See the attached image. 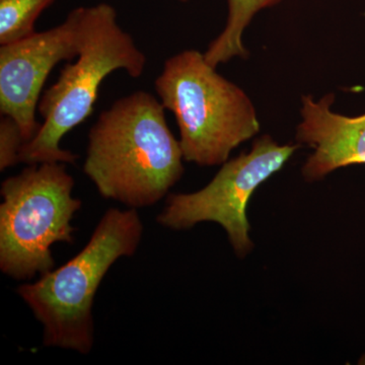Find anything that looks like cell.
<instances>
[{"instance_id": "cell-3", "label": "cell", "mask_w": 365, "mask_h": 365, "mask_svg": "<svg viewBox=\"0 0 365 365\" xmlns=\"http://www.w3.org/2000/svg\"><path fill=\"white\" fill-rule=\"evenodd\" d=\"M143 234L137 209H109L76 257L43 274L36 282L18 288V294L42 324L45 346L81 354L91 352L96 294L113 264L135 254Z\"/></svg>"}, {"instance_id": "cell-10", "label": "cell", "mask_w": 365, "mask_h": 365, "mask_svg": "<svg viewBox=\"0 0 365 365\" xmlns=\"http://www.w3.org/2000/svg\"><path fill=\"white\" fill-rule=\"evenodd\" d=\"M55 0H0V46L36 33V21Z\"/></svg>"}, {"instance_id": "cell-11", "label": "cell", "mask_w": 365, "mask_h": 365, "mask_svg": "<svg viewBox=\"0 0 365 365\" xmlns=\"http://www.w3.org/2000/svg\"><path fill=\"white\" fill-rule=\"evenodd\" d=\"M20 126L9 116L0 118V170L4 172L20 163V153L25 144Z\"/></svg>"}, {"instance_id": "cell-9", "label": "cell", "mask_w": 365, "mask_h": 365, "mask_svg": "<svg viewBox=\"0 0 365 365\" xmlns=\"http://www.w3.org/2000/svg\"><path fill=\"white\" fill-rule=\"evenodd\" d=\"M281 0H227L228 16L225 30L209 44L204 53L206 61L217 67L234 57L246 59L248 51L242 43V34L259 11L279 4Z\"/></svg>"}, {"instance_id": "cell-8", "label": "cell", "mask_w": 365, "mask_h": 365, "mask_svg": "<svg viewBox=\"0 0 365 365\" xmlns=\"http://www.w3.org/2000/svg\"><path fill=\"white\" fill-rule=\"evenodd\" d=\"M334 101V93L319 101L312 96L302 97V120L297 126V140L314 150L302 168L309 182L323 179L340 168L365 165V114H337L331 109Z\"/></svg>"}, {"instance_id": "cell-6", "label": "cell", "mask_w": 365, "mask_h": 365, "mask_svg": "<svg viewBox=\"0 0 365 365\" xmlns=\"http://www.w3.org/2000/svg\"><path fill=\"white\" fill-rule=\"evenodd\" d=\"M299 144L280 145L264 135L248 153L223 163L207 186L190 194H170L158 222L172 230H187L203 222L218 223L227 232L237 256L253 248L247 206L257 188L282 169Z\"/></svg>"}, {"instance_id": "cell-12", "label": "cell", "mask_w": 365, "mask_h": 365, "mask_svg": "<svg viewBox=\"0 0 365 365\" xmlns=\"http://www.w3.org/2000/svg\"><path fill=\"white\" fill-rule=\"evenodd\" d=\"M177 1H180V2H188L189 0H177Z\"/></svg>"}, {"instance_id": "cell-7", "label": "cell", "mask_w": 365, "mask_h": 365, "mask_svg": "<svg viewBox=\"0 0 365 365\" xmlns=\"http://www.w3.org/2000/svg\"><path fill=\"white\" fill-rule=\"evenodd\" d=\"M81 20L79 6L54 28L0 46V113L18 123L25 143L39 131L36 113L48 76L78 56Z\"/></svg>"}, {"instance_id": "cell-5", "label": "cell", "mask_w": 365, "mask_h": 365, "mask_svg": "<svg viewBox=\"0 0 365 365\" xmlns=\"http://www.w3.org/2000/svg\"><path fill=\"white\" fill-rule=\"evenodd\" d=\"M66 163L29 165L1 184L0 269L16 280L53 270L51 247L73 242L72 218L81 201L72 195Z\"/></svg>"}, {"instance_id": "cell-2", "label": "cell", "mask_w": 365, "mask_h": 365, "mask_svg": "<svg viewBox=\"0 0 365 365\" xmlns=\"http://www.w3.org/2000/svg\"><path fill=\"white\" fill-rule=\"evenodd\" d=\"M76 61L60 71L56 83L41 96L39 131L24 144L20 163H76L78 155L60 146L63 137L93 114L100 86L112 72L124 71L132 78L143 76L146 56L130 34L118 23L111 4L81 6Z\"/></svg>"}, {"instance_id": "cell-4", "label": "cell", "mask_w": 365, "mask_h": 365, "mask_svg": "<svg viewBox=\"0 0 365 365\" xmlns=\"http://www.w3.org/2000/svg\"><path fill=\"white\" fill-rule=\"evenodd\" d=\"M160 103L176 119L186 162L212 167L260 131L251 98L206 61L185 50L165 60L155 83Z\"/></svg>"}, {"instance_id": "cell-1", "label": "cell", "mask_w": 365, "mask_h": 365, "mask_svg": "<svg viewBox=\"0 0 365 365\" xmlns=\"http://www.w3.org/2000/svg\"><path fill=\"white\" fill-rule=\"evenodd\" d=\"M165 110L155 96L137 91L101 113L88 133L83 173L104 198L148 207L180 181L184 155Z\"/></svg>"}]
</instances>
